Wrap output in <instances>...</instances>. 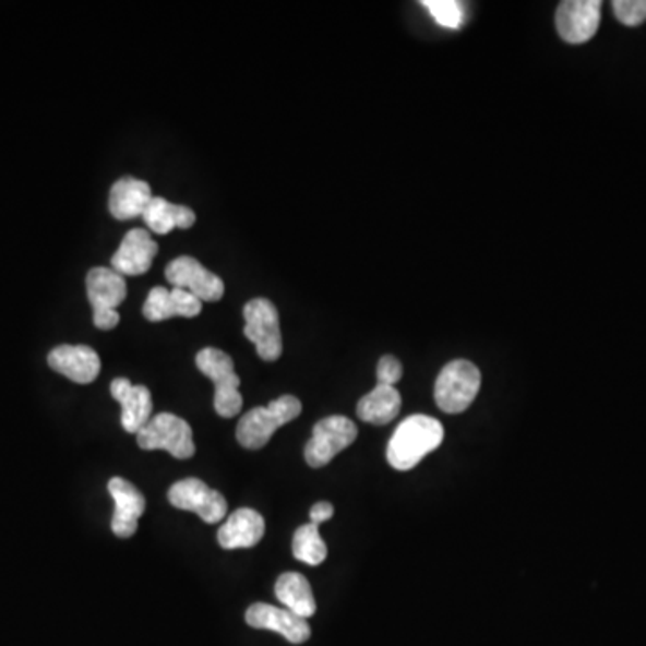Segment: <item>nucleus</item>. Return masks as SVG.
Returning <instances> with one entry per match:
<instances>
[{"label": "nucleus", "instance_id": "obj_13", "mask_svg": "<svg viewBox=\"0 0 646 646\" xmlns=\"http://www.w3.org/2000/svg\"><path fill=\"white\" fill-rule=\"evenodd\" d=\"M108 492L116 503V512L111 517V531L119 539L135 536L139 519L146 511V500L141 490L124 478H111L108 481Z\"/></svg>", "mask_w": 646, "mask_h": 646}, {"label": "nucleus", "instance_id": "obj_8", "mask_svg": "<svg viewBox=\"0 0 646 646\" xmlns=\"http://www.w3.org/2000/svg\"><path fill=\"white\" fill-rule=\"evenodd\" d=\"M356 439H358V428L344 415H333L320 420L319 424L314 426L313 436L303 451L306 462L309 467L320 469L328 462H333L339 451L347 450L350 444H354Z\"/></svg>", "mask_w": 646, "mask_h": 646}, {"label": "nucleus", "instance_id": "obj_2", "mask_svg": "<svg viewBox=\"0 0 646 646\" xmlns=\"http://www.w3.org/2000/svg\"><path fill=\"white\" fill-rule=\"evenodd\" d=\"M302 414V403L295 395H283L268 406H259L242 415L239 420L238 442L244 450H261L268 444L273 433Z\"/></svg>", "mask_w": 646, "mask_h": 646}, {"label": "nucleus", "instance_id": "obj_14", "mask_svg": "<svg viewBox=\"0 0 646 646\" xmlns=\"http://www.w3.org/2000/svg\"><path fill=\"white\" fill-rule=\"evenodd\" d=\"M47 363L58 374L77 384H91L101 372V359L86 345H60L49 352Z\"/></svg>", "mask_w": 646, "mask_h": 646}, {"label": "nucleus", "instance_id": "obj_21", "mask_svg": "<svg viewBox=\"0 0 646 646\" xmlns=\"http://www.w3.org/2000/svg\"><path fill=\"white\" fill-rule=\"evenodd\" d=\"M147 228L158 236H166L175 228H191L196 223V214L183 205L167 202L166 198L153 196L146 211L142 214Z\"/></svg>", "mask_w": 646, "mask_h": 646}, {"label": "nucleus", "instance_id": "obj_11", "mask_svg": "<svg viewBox=\"0 0 646 646\" xmlns=\"http://www.w3.org/2000/svg\"><path fill=\"white\" fill-rule=\"evenodd\" d=\"M600 19V0H565L557 8L555 26L562 40L578 46L591 40Z\"/></svg>", "mask_w": 646, "mask_h": 646}, {"label": "nucleus", "instance_id": "obj_5", "mask_svg": "<svg viewBox=\"0 0 646 646\" xmlns=\"http://www.w3.org/2000/svg\"><path fill=\"white\" fill-rule=\"evenodd\" d=\"M136 444L141 450L167 451L178 459L194 455V440L191 426L172 414H158L136 433Z\"/></svg>", "mask_w": 646, "mask_h": 646}, {"label": "nucleus", "instance_id": "obj_16", "mask_svg": "<svg viewBox=\"0 0 646 646\" xmlns=\"http://www.w3.org/2000/svg\"><path fill=\"white\" fill-rule=\"evenodd\" d=\"M158 244L144 228H133L122 239L121 247L111 258L113 272L122 277H136L152 268L153 259L157 258Z\"/></svg>", "mask_w": 646, "mask_h": 646}, {"label": "nucleus", "instance_id": "obj_26", "mask_svg": "<svg viewBox=\"0 0 646 646\" xmlns=\"http://www.w3.org/2000/svg\"><path fill=\"white\" fill-rule=\"evenodd\" d=\"M403 378V364L394 356H383L378 363V383L395 386Z\"/></svg>", "mask_w": 646, "mask_h": 646}, {"label": "nucleus", "instance_id": "obj_20", "mask_svg": "<svg viewBox=\"0 0 646 646\" xmlns=\"http://www.w3.org/2000/svg\"><path fill=\"white\" fill-rule=\"evenodd\" d=\"M400 394L395 386L378 383L372 392L358 403V417L369 424L384 426L399 415Z\"/></svg>", "mask_w": 646, "mask_h": 646}, {"label": "nucleus", "instance_id": "obj_19", "mask_svg": "<svg viewBox=\"0 0 646 646\" xmlns=\"http://www.w3.org/2000/svg\"><path fill=\"white\" fill-rule=\"evenodd\" d=\"M152 200L153 192L149 183L127 177L113 183L108 207H110L111 216L116 217V219L128 222V219L141 217Z\"/></svg>", "mask_w": 646, "mask_h": 646}, {"label": "nucleus", "instance_id": "obj_1", "mask_svg": "<svg viewBox=\"0 0 646 646\" xmlns=\"http://www.w3.org/2000/svg\"><path fill=\"white\" fill-rule=\"evenodd\" d=\"M444 442V428L430 415H411L395 430L386 459L395 470H411Z\"/></svg>", "mask_w": 646, "mask_h": 646}, {"label": "nucleus", "instance_id": "obj_12", "mask_svg": "<svg viewBox=\"0 0 646 646\" xmlns=\"http://www.w3.org/2000/svg\"><path fill=\"white\" fill-rule=\"evenodd\" d=\"M247 623L253 629L273 631L286 637L294 645H302L311 637V626L308 620L297 617L288 609L268 606V603H253L248 607Z\"/></svg>", "mask_w": 646, "mask_h": 646}, {"label": "nucleus", "instance_id": "obj_18", "mask_svg": "<svg viewBox=\"0 0 646 646\" xmlns=\"http://www.w3.org/2000/svg\"><path fill=\"white\" fill-rule=\"evenodd\" d=\"M264 530L266 525H264L263 515L252 509H239L217 531V542L225 550L253 548L263 539Z\"/></svg>", "mask_w": 646, "mask_h": 646}, {"label": "nucleus", "instance_id": "obj_4", "mask_svg": "<svg viewBox=\"0 0 646 646\" xmlns=\"http://www.w3.org/2000/svg\"><path fill=\"white\" fill-rule=\"evenodd\" d=\"M480 386L481 374L478 367L465 359H456L445 364L436 378L434 400L445 414H462L475 403Z\"/></svg>", "mask_w": 646, "mask_h": 646}, {"label": "nucleus", "instance_id": "obj_9", "mask_svg": "<svg viewBox=\"0 0 646 646\" xmlns=\"http://www.w3.org/2000/svg\"><path fill=\"white\" fill-rule=\"evenodd\" d=\"M167 500L178 511L194 512L207 525H216L227 517V500L222 492L211 489L198 478L178 481L167 492Z\"/></svg>", "mask_w": 646, "mask_h": 646}, {"label": "nucleus", "instance_id": "obj_22", "mask_svg": "<svg viewBox=\"0 0 646 646\" xmlns=\"http://www.w3.org/2000/svg\"><path fill=\"white\" fill-rule=\"evenodd\" d=\"M275 595L288 611L295 612L303 620L314 617V612H316V601H314L311 586H309L308 578L300 573L289 571V573L278 576L277 584H275Z\"/></svg>", "mask_w": 646, "mask_h": 646}, {"label": "nucleus", "instance_id": "obj_10", "mask_svg": "<svg viewBox=\"0 0 646 646\" xmlns=\"http://www.w3.org/2000/svg\"><path fill=\"white\" fill-rule=\"evenodd\" d=\"M166 278L172 288L186 289L202 302H217L225 295L222 278L188 255L167 264Z\"/></svg>", "mask_w": 646, "mask_h": 646}, {"label": "nucleus", "instance_id": "obj_7", "mask_svg": "<svg viewBox=\"0 0 646 646\" xmlns=\"http://www.w3.org/2000/svg\"><path fill=\"white\" fill-rule=\"evenodd\" d=\"M244 336L264 361H277L283 354V333L278 311L268 298H253L244 306Z\"/></svg>", "mask_w": 646, "mask_h": 646}, {"label": "nucleus", "instance_id": "obj_24", "mask_svg": "<svg viewBox=\"0 0 646 646\" xmlns=\"http://www.w3.org/2000/svg\"><path fill=\"white\" fill-rule=\"evenodd\" d=\"M422 5L440 26L459 29L464 24V8L456 0H424Z\"/></svg>", "mask_w": 646, "mask_h": 646}, {"label": "nucleus", "instance_id": "obj_23", "mask_svg": "<svg viewBox=\"0 0 646 646\" xmlns=\"http://www.w3.org/2000/svg\"><path fill=\"white\" fill-rule=\"evenodd\" d=\"M294 555L297 561L309 565H320L327 559V546L320 537L319 525L308 523L295 531Z\"/></svg>", "mask_w": 646, "mask_h": 646}, {"label": "nucleus", "instance_id": "obj_6", "mask_svg": "<svg viewBox=\"0 0 646 646\" xmlns=\"http://www.w3.org/2000/svg\"><path fill=\"white\" fill-rule=\"evenodd\" d=\"M86 294L94 311V325L111 331L121 320L117 308L128 295L124 277L110 268H92L86 275Z\"/></svg>", "mask_w": 646, "mask_h": 646}, {"label": "nucleus", "instance_id": "obj_15", "mask_svg": "<svg viewBox=\"0 0 646 646\" xmlns=\"http://www.w3.org/2000/svg\"><path fill=\"white\" fill-rule=\"evenodd\" d=\"M111 397L121 404V424L128 433L136 434L152 420V392L142 384L117 378L110 384Z\"/></svg>", "mask_w": 646, "mask_h": 646}, {"label": "nucleus", "instance_id": "obj_17", "mask_svg": "<svg viewBox=\"0 0 646 646\" xmlns=\"http://www.w3.org/2000/svg\"><path fill=\"white\" fill-rule=\"evenodd\" d=\"M142 313L147 322H164V320L175 319V316L194 319L202 313V300H198L186 289H166L158 286L147 295Z\"/></svg>", "mask_w": 646, "mask_h": 646}, {"label": "nucleus", "instance_id": "obj_25", "mask_svg": "<svg viewBox=\"0 0 646 646\" xmlns=\"http://www.w3.org/2000/svg\"><path fill=\"white\" fill-rule=\"evenodd\" d=\"M612 8L618 21L625 26H639L646 21V0H617Z\"/></svg>", "mask_w": 646, "mask_h": 646}, {"label": "nucleus", "instance_id": "obj_27", "mask_svg": "<svg viewBox=\"0 0 646 646\" xmlns=\"http://www.w3.org/2000/svg\"><path fill=\"white\" fill-rule=\"evenodd\" d=\"M333 515L334 506L331 505V503H327V501H320V503H316V505L311 509V512H309L311 523L319 526L322 525V523H325V521L331 519Z\"/></svg>", "mask_w": 646, "mask_h": 646}, {"label": "nucleus", "instance_id": "obj_3", "mask_svg": "<svg viewBox=\"0 0 646 646\" xmlns=\"http://www.w3.org/2000/svg\"><path fill=\"white\" fill-rule=\"evenodd\" d=\"M196 367L216 386L214 408L219 417L232 419L241 411L242 397L239 394L241 379L234 370V361L227 352L207 347L196 354Z\"/></svg>", "mask_w": 646, "mask_h": 646}]
</instances>
